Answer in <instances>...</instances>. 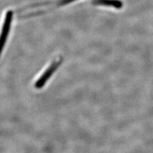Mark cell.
Here are the masks:
<instances>
[{"label":"cell","mask_w":153,"mask_h":153,"mask_svg":"<svg viewBox=\"0 0 153 153\" xmlns=\"http://www.w3.org/2000/svg\"><path fill=\"white\" fill-rule=\"evenodd\" d=\"M93 3L96 5L111 7L117 9L123 7V3L120 0H93Z\"/></svg>","instance_id":"3"},{"label":"cell","mask_w":153,"mask_h":153,"mask_svg":"<svg viewBox=\"0 0 153 153\" xmlns=\"http://www.w3.org/2000/svg\"><path fill=\"white\" fill-rule=\"evenodd\" d=\"M61 63V60H57V61H54L53 63H52L49 68H48L45 71V72L36 81V82L35 83V87L39 88H42L43 85H44V84L47 82V80L50 78V76L54 74L55 70L58 68V66Z\"/></svg>","instance_id":"2"},{"label":"cell","mask_w":153,"mask_h":153,"mask_svg":"<svg viewBox=\"0 0 153 153\" xmlns=\"http://www.w3.org/2000/svg\"><path fill=\"white\" fill-rule=\"evenodd\" d=\"M13 16V12L10 10H8L4 13L1 22L0 24V57L5 46L11 30Z\"/></svg>","instance_id":"1"}]
</instances>
